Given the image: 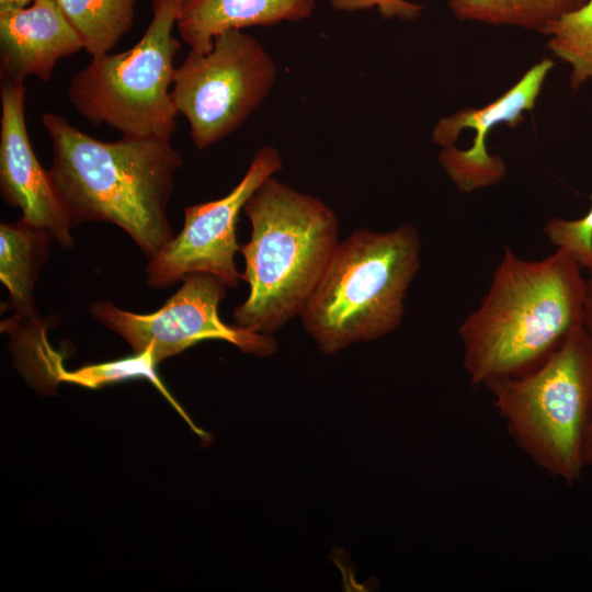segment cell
Instances as JSON below:
<instances>
[{
	"instance_id": "2",
	"label": "cell",
	"mask_w": 592,
	"mask_h": 592,
	"mask_svg": "<svg viewBox=\"0 0 592 592\" xmlns=\"http://www.w3.org/2000/svg\"><path fill=\"white\" fill-rule=\"evenodd\" d=\"M52 141L49 174L72 227L87 221L122 228L151 259L174 237L168 204L182 157L168 138L96 139L45 113Z\"/></svg>"
},
{
	"instance_id": "13",
	"label": "cell",
	"mask_w": 592,
	"mask_h": 592,
	"mask_svg": "<svg viewBox=\"0 0 592 592\" xmlns=\"http://www.w3.org/2000/svg\"><path fill=\"white\" fill-rule=\"evenodd\" d=\"M315 7L316 0H183L177 29L191 50L205 54L225 31L300 22Z\"/></svg>"
},
{
	"instance_id": "23",
	"label": "cell",
	"mask_w": 592,
	"mask_h": 592,
	"mask_svg": "<svg viewBox=\"0 0 592 592\" xmlns=\"http://www.w3.org/2000/svg\"><path fill=\"white\" fill-rule=\"evenodd\" d=\"M585 467L592 466V423L588 432L585 448H584Z\"/></svg>"
},
{
	"instance_id": "18",
	"label": "cell",
	"mask_w": 592,
	"mask_h": 592,
	"mask_svg": "<svg viewBox=\"0 0 592 592\" xmlns=\"http://www.w3.org/2000/svg\"><path fill=\"white\" fill-rule=\"evenodd\" d=\"M158 363L152 353L146 350L134 353L133 356L124 357L101 364L83 366L79 369L67 372L59 368L56 378L59 382L71 383L87 388H100L105 385L123 382L126 379L144 378L153 386L172 403L197 434H203L183 412L170 392L164 387L157 374Z\"/></svg>"
},
{
	"instance_id": "17",
	"label": "cell",
	"mask_w": 592,
	"mask_h": 592,
	"mask_svg": "<svg viewBox=\"0 0 592 592\" xmlns=\"http://www.w3.org/2000/svg\"><path fill=\"white\" fill-rule=\"evenodd\" d=\"M543 35L547 49L571 66L569 86L578 91L592 79V0L551 23Z\"/></svg>"
},
{
	"instance_id": "20",
	"label": "cell",
	"mask_w": 592,
	"mask_h": 592,
	"mask_svg": "<svg viewBox=\"0 0 592 592\" xmlns=\"http://www.w3.org/2000/svg\"><path fill=\"white\" fill-rule=\"evenodd\" d=\"M330 5L348 12L376 7L383 18H397L403 22L417 20L423 10L421 4L408 0H330Z\"/></svg>"
},
{
	"instance_id": "11",
	"label": "cell",
	"mask_w": 592,
	"mask_h": 592,
	"mask_svg": "<svg viewBox=\"0 0 592 592\" xmlns=\"http://www.w3.org/2000/svg\"><path fill=\"white\" fill-rule=\"evenodd\" d=\"M0 96L1 196L21 210L23 220L47 231L60 247L70 248L72 226L66 206L29 139L23 82L2 80Z\"/></svg>"
},
{
	"instance_id": "8",
	"label": "cell",
	"mask_w": 592,
	"mask_h": 592,
	"mask_svg": "<svg viewBox=\"0 0 592 592\" xmlns=\"http://www.w3.org/2000/svg\"><path fill=\"white\" fill-rule=\"evenodd\" d=\"M181 287L151 314H135L110 301L89 305L91 316L121 335L134 353L149 350L156 362L177 355L206 340L226 341L241 352L265 357L277 343L260 334L224 322L218 312L228 288L217 276L196 272L185 275Z\"/></svg>"
},
{
	"instance_id": "1",
	"label": "cell",
	"mask_w": 592,
	"mask_h": 592,
	"mask_svg": "<svg viewBox=\"0 0 592 592\" xmlns=\"http://www.w3.org/2000/svg\"><path fill=\"white\" fill-rule=\"evenodd\" d=\"M582 270L563 249L525 260L504 247L487 293L458 329L471 385L533 371L584 328Z\"/></svg>"
},
{
	"instance_id": "3",
	"label": "cell",
	"mask_w": 592,
	"mask_h": 592,
	"mask_svg": "<svg viewBox=\"0 0 592 592\" xmlns=\"http://www.w3.org/2000/svg\"><path fill=\"white\" fill-rule=\"evenodd\" d=\"M243 212L251 224L241 280L249 293L232 312L234 325L272 335L299 317L339 241L335 212L317 196L266 179Z\"/></svg>"
},
{
	"instance_id": "5",
	"label": "cell",
	"mask_w": 592,
	"mask_h": 592,
	"mask_svg": "<svg viewBox=\"0 0 592 592\" xmlns=\"http://www.w3.org/2000/svg\"><path fill=\"white\" fill-rule=\"evenodd\" d=\"M485 387L515 444L550 476L578 482L592 423V339L585 329L533 371Z\"/></svg>"
},
{
	"instance_id": "4",
	"label": "cell",
	"mask_w": 592,
	"mask_h": 592,
	"mask_svg": "<svg viewBox=\"0 0 592 592\" xmlns=\"http://www.w3.org/2000/svg\"><path fill=\"white\" fill-rule=\"evenodd\" d=\"M421 250L411 224L383 232L358 229L340 241L299 315L318 349L331 355L394 332L402 322Z\"/></svg>"
},
{
	"instance_id": "9",
	"label": "cell",
	"mask_w": 592,
	"mask_h": 592,
	"mask_svg": "<svg viewBox=\"0 0 592 592\" xmlns=\"http://www.w3.org/2000/svg\"><path fill=\"white\" fill-rule=\"evenodd\" d=\"M282 168L278 150L264 145L257 150L243 178L227 195L184 207L180 234L148 260V285L168 288L187 274L204 272L219 277L228 288H237L241 281L235 261L240 250L236 232L239 215L257 189Z\"/></svg>"
},
{
	"instance_id": "16",
	"label": "cell",
	"mask_w": 592,
	"mask_h": 592,
	"mask_svg": "<svg viewBox=\"0 0 592 592\" xmlns=\"http://www.w3.org/2000/svg\"><path fill=\"white\" fill-rule=\"evenodd\" d=\"M588 0H447L463 21L513 25L543 32L551 23L582 7Z\"/></svg>"
},
{
	"instance_id": "12",
	"label": "cell",
	"mask_w": 592,
	"mask_h": 592,
	"mask_svg": "<svg viewBox=\"0 0 592 592\" xmlns=\"http://www.w3.org/2000/svg\"><path fill=\"white\" fill-rule=\"evenodd\" d=\"M83 43L57 0H34L24 9L0 12V68L4 80L29 76L48 81L57 62Z\"/></svg>"
},
{
	"instance_id": "15",
	"label": "cell",
	"mask_w": 592,
	"mask_h": 592,
	"mask_svg": "<svg viewBox=\"0 0 592 592\" xmlns=\"http://www.w3.org/2000/svg\"><path fill=\"white\" fill-rule=\"evenodd\" d=\"M64 15L98 57L109 54L132 29L137 0H57Z\"/></svg>"
},
{
	"instance_id": "7",
	"label": "cell",
	"mask_w": 592,
	"mask_h": 592,
	"mask_svg": "<svg viewBox=\"0 0 592 592\" xmlns=\"http://www.w3.org/2000/svg\"><path fill=\"white\" fill-rule=\"evenodd\" d=\"M276 76L269 52L241 30L217 35L208 53L190 50L175 70L171 98L195 147L206 149L238 129L266 99Z\"/></svg>"
},
{
	"instance_id": "14",
	"label": "cell",
	"mask_w": 592,
	"mask_h": 592,
	"mask_svg": "<svg viewBox=\"0 0 592 592\" xmlns=\"http://www.w3.org/2000/svg\"><path fill=\"white\" fill-rule=\"evenodd\" d=\"M52 236L22 218L0 225V281L20 317L35 320L33 289Z\"/></svg>"
},
{
	"instance_id": "21",
	"label": "cell",
	"mask_w": 592,
	"mask_h": 592,
	"mask_svg": "<svg viewBox=\"0 0 592 592\" xmlns=\"http://www.w3.org/2000/svg\"><path fill=\"white\" fill-rule=\"evenodd\" d=\"M587 270L588 277H585L584 329L592 339V265Z\"/></svg>"
},
{
	"instance_id": "19",
	"label": "cell",
	"mask_w": 592,
	"mask_h": 592,
	"mask_svg": "<svg viewBox=\"0 0 592 592\" xmlns=\"http://www.w3.org/2000/svg\"><path fill=\"white\" fill-rule=\"evenodd\" d=\"M544 232L551 244L573 255L583 269L592 265V205L577 219L551 217Z\"/></svg>"
},
{
	"instance_id": "22",
	"label": "cell",
	"mask_w": 592,
	"mask_h": 592,
	"mask_svg": "<svg viewBox=\"0 0 592 592\" xmlns=\"http://www.w3.org/2000/svg\"><path fill=\"white\" fill-rule=\"evenodd\" d=\"M33 1L34 0H0V12L24 9L31 5Z\"/></svg>"
},
{
	"instance_id": "6",
	"label": "cell",
	"mask_w": 592,
	"mask_h": 592,
	"mask_svg": "<svg viewBox=\"0 0 592 592\" xmlns=\"http://www.w3.org/2000/svg\"><path fill=\"white\" fill-rule=\"evenodd\" d=\"M183 0H152V18L128 50L91 57L71 79L68 100L90 124L130 138L171 139L178 112L171 98L181 46L172 35Z\"/></svg>"
},
{
	"instance_id": "10",
	"label": "cell",
	"mask_w": 592,
	"mask_h": 592,
	"mask_svg": "<svg viewBox=\"0 0 592 592\" xmlns=\"http://www.w3.org/2000/svg\"><path fill=\"white\" fill-rule=\"evenodd\" d=\"M553 67L550 58L542 59L493 102L458 110L435 124L432 140L442 147L437 159L460 192L491 186L506 174L502 158L486 147L487 134L501 123L514 128L523 122V113L535 107Z\"/></svg>"
}]
</instances>
